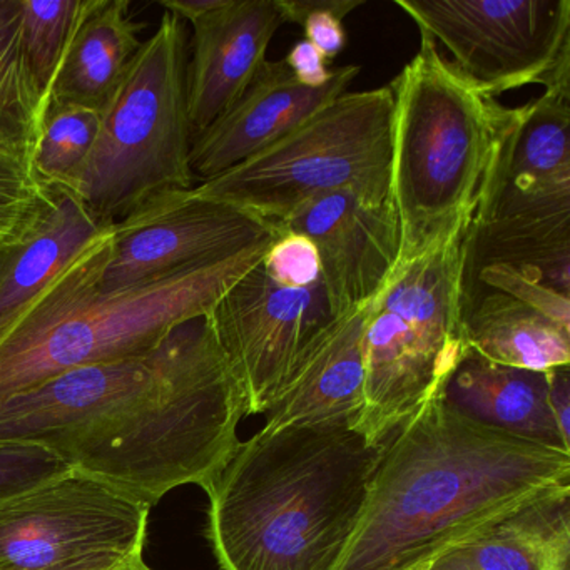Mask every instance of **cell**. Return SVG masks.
Masks as SVG:
<instances>
[{"label": "cell", "instance_id": "6da1fadb", "mask_svg": "<svg viewBox=\"0 0 570 570\" xmlns=\"http://www.w3.org/2000/svg\"><path fill=\"white\" fill-rule=\"evenodd\" d=\"M245 399L209 315L151 352L69 370L0 399V442L35 443L148 505L208 492L239 445Z\"/></svg>", "mask_w": 570, "mask_h": 570}, {"label": "cell", "instance_id": "7a4b0ae2", "mask_svg": "<svg viewBox=\"0 0 570 570\" xmlns=\"http://www.w3.org/2000/svg\"><path fill=\"white\" fill-rule=\"evenodd\" d=\"M570 490V453L460 415L442 393L386 442L328 570H425L487 523Z\"/></svg>", "mask_w": 570, "mask_h": 570}, {"label": "cell", "instance_id": "3957f363", "mask_svg": "<svg viewBox=\"0 0 570 570\" xmlns=\"http://www.w3.org/2000/svg\"><path fill=\"white\" fill-rule=\"evenodd\" d=\"M385 445L330 423L263 426L239 442L206 492V535L219 569L328 570L355 529Z\"/></svg>", "mask_w": 570, "mask_h": 570}, {"label": "cell", "instance_id": "277c9868", "mask_svg": "<svg viewBox=\"0 0 570 570\" xmlns=\"http://www.w3.org/2000/svg\"><path fill=\"white\" fill-rule=\"evenodd\" d=\"M112 226L101 229L36 296L0 342V399L69 370L155 350L171 330L209 315L258 265L275 236L236 255L106 293Z\"/></svg>", "mask_w": 570, "mask_h": 570}, {"label": "cell", "instance_id": "5b68a950", "mask_svg": "<svg viewBox=\"0 0 570 570\" xmlns=\"http://www.w3.org/2000/svg\"><path fill=\"white\" fill-rule=\"evenodd\" d=\"M390 89L399 268L469 229L513 109L456 75L423 32Z\"/></svg>", "mask_w": 570, "mask_h": 570}, {"label": "cell", "instance_id": "8992f818", "mask_svg": "<svg viewBox=\"0 0 570 570\" xmlns=\"http://www.w3.org/2000/svg\"><path fill=\"white\" fill-rule=\"evenodd\" d=\"M186 22L165 12L101 111L91 155L65 188L96 218H118L171 189L195 188Z\"/></svg>", "mask_w": 570, "mask_h": 570}, {"label": "cell", "instance_id": "52a82bcc", "mask_svg": "<svg viewBox=\"0 0 570 570\" xmlns=\"http://www.w3.org/2000/svg\"><path fill=\"white\" fill-rule=\"evenodd\" d=\"M465 235L399 266L366 315L365 393L352 429L385 445L442 393L466 353L463 340Z\"/></svg>", "mask_w": 570, "mask_h": 570}, {"label": "cell", "instance_id": "ba28073f", "mask_svg": "<svg viewBox=\"0 0 570 570\" xmlns=\"http://www.w3.org/2000/svg\"><path fill=\"white\" fill-rule=\"evenodd\" d=\"M393 95L390 86L345 92L242 165L196 191L279 223L309 199L352 191L390 202Z\"/></svg>", "mask_w": 570, "mask_h": 570}, {"label": "cell", "instance_id": "9c48e42d", "mask_svg": "<svg viewBox=\"0 0 570 570\" xmlns=\"http://www.w3.org/2000/svg\"><path fill=\"white\" fill-rule=\"evenodd\" d=\"M452 55L453 71L495 99L529 85L570 86V0H395Z\"/></svg>", "mask_w": 570, "mask_h": 570}, {"label": "cell", "instance_id": "30bf717a", "mask_svg": "<svg viewBox=\"0 0 570 570\" xmlns=\"http://www.w3.org/2000/svg\"><path fill=\"white\" fill-rule=\"evenodd\" d=\"M151 505L78 470L0 502V570L138 556Z\"/></svg>", "mask_w": 570, "mask_h": 570}, {"label": "cell", "instance_id": "8fae6325", "mask_svg": "<svg viewBox=\"0 0 570 570\" xmlns=\"http://www.w3.org/2000/svg\"><path fill=\"white\" fill-rule=\"evenodd\" d=\"M209 318L242 389L246 415H266L340 316L323 282L292 288L275 282L259 262L222 296Z\"/></svg>", "mask_w": 570, "mask_h": 570}, {"label": "cell", "instance_id": "7c38bea8", "mask_svg": "<svg viewBox=\"0 0 570 570\" xmlns=\"http://www.w3.org/2000/svg\"><path fill=\"white\" fill-rule=\"evenodd\" d=\"M276 235L275 223L196 188L159 193L112 226L101 289L119 292L218 262Z\"/></svg>", "mask_w": 570, "mask_h": 570}, {"label": "cell", "instance_id": "4fadbf2b", "mask_svg": "<svg viewBox=\"0 0 570 570\" xmlns=\"http://www.w3.org/2000/svg\"><path fill=\"white\" fill-rule=\"evenodd\" d=\"M275 225L315 243L336 316L368 305L399 265L400 232L392 202L376 205L356 193H328Z\"/></svg>", "mask_w": 570, "mask_h": 570}, {"label": "cell", "instance_id": "5bb4252c", "mask_svg": "<svg viewBox=\"0 0 570 570\" xmlns=\"http://www.w3.org/2000/svg\"><path fill=\"white\" fill-rule=\"evenodd\" d=\"M360 71V66H345L322 88H308L296 81L285 59H266L245 95L193 141L195 179L216 178L275 145L345 95Z\"/></svg>", "mask_w": 570, "mask_h": 570}, {"label": "cell", "instance_id": "9a60e30c", "mask_svg": "<svg viewBox=\"0 0 570 570\" xmlns=\"http://www.w3.org/2000/svg\"><path fill=\"white\" fill-rule=\"evenodd\" d=\"M283 24L279 0H225L191 22L186 88L193 141L245 95Z\"/></svg>", "mask_w": 570, "mask_h": 570}, {"label": "cell", "instance_id": "2e32d148", "mask_svg": "<svg viewBox=\"0 0 570 570\" xmlns=\"http://www.w3.org/2000/svg\"><path fill=\"white\" fill-rule=\"evenodd\" d=\"M442 399L473 422L570 453V440L550 412L547 372L499 365L466 350Z\"/></svg>", "mask_w": 570, "mask_h": 570}, {"label": "cell", "instance_id": "e0dca14e", "mask_svg": "<svg viewBox=\"0 0 570 570\" xmlns=\"http://www.w3.org/2000/svg\"><path fill=\"white\" fill-rule=\"evenodd\" d=\"M111 222H101L65 186H49L35 228L0 249V342L45 286Z\"/></svg>", "mask_w": 570, "mask_h": 570}, {"label": "cell", "instance_id": "ac0fdd59", "mask_svg": "<svg viewBox=\"0 0 570 570\" xmlns=\"http://www.w3.org/2000/svg\"><path fill=\"white\" fill-rule=\"evenodd\" d=\"M425 570H570V490L487 523Z\"/></svg>", "mask_w": 570, "mask_h": 570}, {"label": "cell", "instance_id": "d6986e66", "mask_svg": "<svg viewBox=\"0 0 570 570\" xmlns=\"http://www.w3.org/2000/svg\"><path fill=\"white\" fill-rule=\"evenodd\" d=\"M370 305L336 320L288 392L266 413V429L288 425H348L363 409L365 335Z\"/></svg>", "mask_w": 570, "mask_h": 570}, {"label": "cell", "instance_id": "ffe728a7", "mask_svg": "<svg viewBox=\"0 0 570 570\" xmlns=\"http://www.w3.org/2000/svg\"><path fill=\"white\" fill-rule=\"evenodd\" d=\"M129 0H81L49 105L101 112L141 49Z\"/></svg>", "mask_w": 570, "mask_h": 570}, {"label": "cell", "instance_id": "44dd1931", "mask_svg": "<svg viewBox=\"0 0 570 570\" xmlns=\"http://www.w3.org/2000/svg\"><path fill=\"white\" fill-rule=\"evenodd\" d=\"M487 185L523 195H570V86L513 109Z\"/></svg>", "mask_w": 570, "mask_h": 570}, {"label": "cell", "instance_id": "7402d4cb", "mask_svg": "<svg viewBox=\"0 0 570 570\" xmlns=\"http://www.w3.org/2000/svg\"><path fill=\"white\" fill-rule=\"evenodd\" d=\"M463 340L483 358L512 368L570 365V330L493 289L463 303Z\"/></svg>", "mask_w": 570, "mask_h": 570}, {"label": "cell", "instance_id": "603a6c76", "mask_svg": "<svg viewBox=\"0 0 570 570\" xmlns=\"http://www.w3.org/2000/svg\"><path fill=\"white\" fill-rule=\"evenodd\" d=\"M45 115L22 46L21 0H0V153L31 166Z\"/></svg>", "mask_w": 570, "mask_h": 570}, {"label": "cell", "instance_id": "cb8c5ba5", "mask_svg": "<svg viewBox=\"0 0 570 570\" xmlns=\"http://www.w3.org/2000/svg\"><path fill=\"white\" fill-rule=\"evenodd\" d=\"M101 128V112L75 105H49L31 159L45 188L68 186L91 155Z\"/></svg>", "mask_w": 570, "mask_h": 570}, {"label": "cell", "instance_id": "d4e9b609", "mask_svg": "<svg viewBox=\"0 0 570 570\" xmlns=\"http://www.w3.org/2000/svg\"><path fill=\"white\" fill-rule=\"evenodd\" d=\"M79 9L81 0H21L22 46L46 109L78 21Z\"/></svg>", "mask_w": 570, "mask_h": 570}, {"label": "cell", "instance_id": "484cf974", "mask_svg": "<svg viewBox=\"0 0 570 570\" xmlns=\"http://www.w3.org/2000/svg\"><path fill=\"white\" fill-rule=\"evenodd\" d=\"M49 203V188L36 179L31 166L0 153V249L21 242Z\"/></svg>", "mask_w": 570, "mask_h": 570}, {"label": "cell", "instance_id": "4316f807", "mask_svg": "<svg viewBox=\"0 0 570 570\" xmlns=\"http://www.w3.org/2000/svg\"><path fill=\"white\" fill-rule=\"evenodd\" d=\"M363 6V0H279L285 21L305 29V41L315 46L326 61L342 55L346 48L343 19Z\"/></svg>", "mask_w": 570, "mask_h": 570}, {"label": "cell", "instance_id": "83f0119b", "mask_svg": "<svg viewBox=\"0 0 570 570\" xmlns=\"http://www.w3.org/2000/svg\"><path fill=\"white\" fill-rule=\"evenodd\" d=\"M473 276H476V282L482 283L487 289L503 293L546 316L556 325L570 330V296L557 292L535 276L507 265L483 266Z\"/></svg>", "mask_w": 570, "mask_h": 570}, {"label": "cell", "instance_id": "f1b7e54d", "mask_svg": "<svg viewBox=\"0 0 570 570\" xmlns=\"http://www.w3.org/2000/svg\"><path fill=\"white\" fill-rule=\"evenodd\" d=\"M58 455L35 443L0 442V502L69 472Z\"/></svg>", "mask_w": 570, "mask_h": 570}, {"label": "cell", "instance_id": "f546056e", "mask_svg": "<svg viewBox=\"0 0 570 570\" xmlns=\"http://www.w3.org/2000/svg\"><path fill=\"white\" fill-rule=\"evenodd\" d=\"M262 266L275 282L292 288H308L323 282L318 249L312 239L299 233L278 229L263 256Z\"/></svg>", "mask_w": 570, "mask_h": 570}, {"label": "cell", "instance_id": "4dcf8cb0", "mask_svg": "<svg viewBox=\"0 0 570 570\" xmlns=\"http://www.w3.org/2000/svg\"><path fill=\"white\" fill-rule=\"evenodd\" d=\"M285 62L296 81L308 88H322L333 75L332 69H328V61L308 41L298 42L286 55Z\"/></svg>", "mask_w": 570, "mask_h": 570}, {"label": "cell", "instance_id": "1f68e13d", "mask_svg": "<svg viewBox=\"0 0 570 570\" xmlns=\"http://www.w3.org/2000/svg\"><path fill=\"white\" fill-rule=\"evenodd\" d=\"M547 380H549L550 412L562 435L570 440V365L549 370Z\"/></svg>", "mask_w": 570, "mask_h": 570}, {"label": "cell", "instance_id": "d6a6232c", "mask_svg": "<svg viewBox=\"0 0 570 570\" xmlns=\"http://www.w3.org/2000/svg\"><path fill=\"white\" fill-rule=\"evenodd\" d=\"M52 570H153L145 562L142 553L129 557H101V559L86 560L72 566L59 567Z\"/></svg>", "mask_w": 570, "mask_h": 570}]
</instances>
